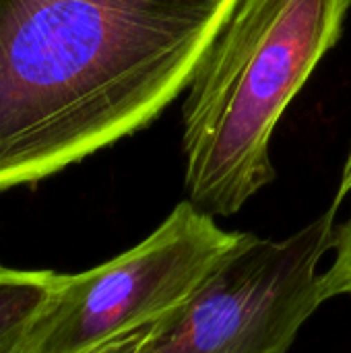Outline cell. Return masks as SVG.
I'll return each mask as SVG.
<instances>
[{
	"instance_id": "cell-1",
	"label": "cell",
	"mask_w": 351,
	"mask_h": 353,
	"mask_svg": "<svg viewBox=\"0 0 351 353\" xmlns=\"http://www.w3.org/2000/svg\"><path fill=\"white\" fill-rule=\"evenodd\" d=\"M238 0H0V190L149 126Z\"/></svg>"
},
{
	"instance_id": "cell-2",
	"label": "cell",
	"mask_w": 351,
	"mask_h": 353,
	"mask_svg": "<svg viewBox=\"0 0 351 353\" xmlns=\"http://www.w3.org/2000/svg\"><path fill=\"white\" fill-rule=\"evenodd\" d=\"M350 10L351 0L236 2L186 87V201L230 217L275 180L273 132L339 41Z\"/></svg>"
},
{
	"instance_id": "cell-3",
	"label": "cell",
	"mask_w": 351,
	"mask_h": 353,
	"mask_svg": "<svg viewBox=\"0 0 351 353\" xmlns=\"http://www.w3.org/2000/svg\"><path fill=\"white\" fill-rule=\"evenodd\" d=\"M182 201L143 242L60 283L23 353H108L178 312L242 240Z\"/></svg>"
},
{
	"instance_id": "cell-4",
	"label": "cell",
	"mask_w": 351,
	"mask_h": 353,
	"mask_svg": "<svg viewBox=\"0 0 351 353\" xmlns=\"http://www.w3.org/2000/svg\"><path fill=\"white\" fill-rule=\"evenodd\" d=\"M331 205L283 240L244 234L192 298L132 353H288L319 310L323 256L335 246Z\"/></svg>"
},
{
	"instance_id": "cell-5",
	"label": "cell",
	"mask_w": 351,
	"mask_h": 353,
	"mask_svg": "<svg viewBox=\"0 0 351 353\" xmlns=\"http://www.w3.org/2000/svg\"><path fill=\"white\" fill-rule=\"evenodd\" d=\"M60 273L17 271L0 275V353H23L25 341L54 296Z\"/></svg>"
},
{
	"instance_id": "cell-6",
	"label": "cell",
	"mask_w": 351,
	"mask_h": 353,
	"mask_svg": "<svg viewBox=\"0 0 351 353\" xmlns=\"http://www.w3.org/2000/svg\"><path fill=\"white\" fill-rule=\"evenodd\" d=\"M335 261L327 273L321 275V298L323 302L351 296V215L350 219L335 230Z\"/></svg>"
},
{
	"instance_id": "cell-7",
	"label": "cell",
	"mask_w": 351,
	"mask_h": 353,
	"mask_svg": "<svg viewBox=\"0 0 351 353\" xmlns=\"http://www.w3.org/2000/svg\"><path fill=\"white\" fill-rule=\"evenodd\" d=\"M351 192V147L350 153H348V159H345V165H343V172H341V182H339V188H337V194H335V201L333 205L339 209V205L345 201V196Z\"/></svg>"
},
{
	"instance_id": "cell-8",
	"label": "cell",
	"mask_w": 351,
	"mask_h": 353,
	"mask_svg": "<svg viewBox=\"0 0 351 353\" xmlns=\"http://www.w3.org/2000/svg\"><path fill=\"white\" fill-rule=\"evenodd\" d=\"M155 329V327H153ZM153 329H149V331H145V333H141V335H137V337H132L130 341H126V343H122V345H118V347H114L112 352L108 353H132L145 339H147V335L153 331Z\"/></svg>"
},
{
	"instance_id": "cell-9",
	"label": "cell",
	"mask_w": 351,
	"mask_h": 353,
	"mask_svg": "<svg viewBox=\"0 0 351 353\" xmlns=\"http://www.w3.org/2000/svg\"><path fill=\"white\" fill-rule=\"evenodd\" d=\"M8 271H10V269H6V267H4V265L0 263V275H4V273H8Z\"/></svg>"
}]
</instances>
